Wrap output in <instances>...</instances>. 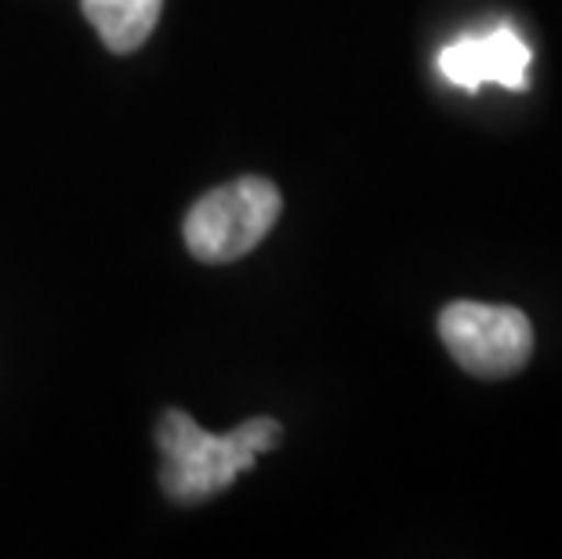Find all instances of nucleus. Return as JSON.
Returning <instances> with one entry per match:
<instances>
[{
	"mask_svg": "<svg viewBox=\"0 0 562 559\" xmlns=\"http://www.w3.org/2000/svg\"><path fill=\"white\" fill-rule=\"evenodd\" d=\"M283 425L277 418H250L233 433L214 436L186 411H164L157 425L160 487L178 505H200L229 491L236 476L247 472L261 455L280 444Z\"/></svg>",
	"mask_w": 562,
	"mask_h": 559,
	"instance_id": "nucleus-1",
	"label": "nucleus"
},
{
	"mask_svg": "<svg viewBox=\"0 0 562 559\" xmlns=\"http://www.w3.org/2000/svg\"><path fill=\"white\" fill-rule=\"evenodd\" d=\"M283 211L280 189L269 178L247 175L203 193L186 215V247L196 261L225 266L266 241Z\"/></svg>",
	"mask_w": 562,
	"mask_h": 559,
	"instance_id": "nucleus-2",
	"label": "nucleus"
},
{
	"mask_svg": "<svg viewBox=\"0 0 562 559\" xmlns=\"http://www.w3.org/2000/svg\"><path fill=\"white\" fill-rule=\"evenodd\" d=\"M439 338L461 371L475 378H512L533 356V324L516 305L450 302L439 313Z\"/></svg>",
	"mask_w": 562,
	"mask_h": 559,
	"instance_id": "nucleus-3",
	"label": "nucleus"
},
{
	"mask_svg": "<svg viewBox=\"0 0 562 559\" xmlns=\"http://www.w3.org/2000/svg\"><path fill=\"white\" fill-rule=\"evenodd\" d=\"M530 63L533 52L516 30L497 26L480 37H461L447 44L436 58L439 74L450 80L453 88L480 91L483 85H501L508 91H526L530 85Z\"/></svg>",
	"mask_w": 562,
	"mask_h": 559,
	"instance_id": "nucleus-4",
	"label": "nucleus"
},
{
	"mask_svg": "<svg viewBox=\"0 0 562 559\" xmlns=\"http://www.w3.org/2000/svg\"><path fill=\"white\" fill-rule=\"evenodd\" d=\"M83 15L116 55L138 52L160 22L164 0H80Z\"/></svg>",
	"mask_w": 562,
	"mask_h": 559,
	"instance_id": "nucleus-5",
	"label": "nucleus"
}]
</instances>
